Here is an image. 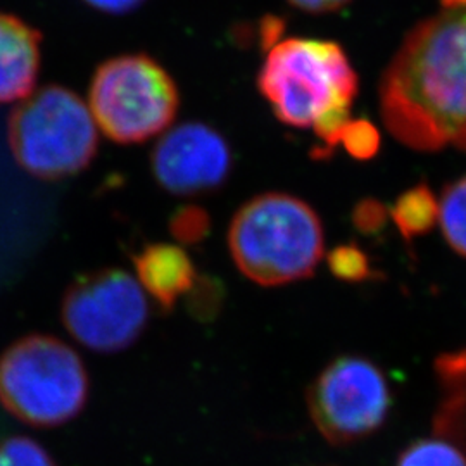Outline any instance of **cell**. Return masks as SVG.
I'll return each instance as SVG.
<instances>
[{
  "mask_svg": "<svg viewBox=\"0 0 466 466\" xmlns=\"http://www.w3.org/2000/svg\"><path fill=\"white\" fill-rule=\"evenodd\" d=\"M379 102L383 125L402 146L466 150V11H442L404 36Z\"/></svg>",
  "mask_w": 466,
  "mask_h": 466,
  "instance_id": "6da1fadb",
  "label": "cell"
},
{
  "mask_svg": "<svg viewBox=\"0 0 466 466\" xmlns=\"http://www.w3.org/2000/svg\"><path fill=\"white\" fill-rule=\"evenodd\" d=\"M61 318L85 348L111 354L138 340L147 327L149 308L132 275L107 268L82 275L67 287Z\"/></svg>",
  "mask_w": 466,
  "mask_h": 466,
  "instance_id": "52a82bcc",
  "label": "cell"
},
{
  "mask_svg": "<svg viewBox=\"0 0 466 466\" xmlns=\"http://www.w3.org/2000/svg\"><path fill=\"white\" fill-rule=\"evenodd\" d=\"M86 4H90L92 7L104 11V13H111V15H125L135 11L137 7H140L146 0H85Z\"/></svg>",
  "mask_w": 466,
  "mask_h": 466,
  "instance_id": "7402d4cb",
  "label": "cell"
},
{
  "mask_svg": "<svg viewBox=\"0 0 466 466\" xmlns=\"http://www.w3.org/2000/svg\"><path fill=\"white\" fill-rule=\"evenodd\" d=\"M465 11H466V9H465Z\"/></svg>",
  "mask_w": 466,
  "mask_h": 466,
  "instance_id": "d4e9b609",
  "label": "cell"
},
{
  "mask_svg": "<svg viewBox=\"0 0 466 466\" xmlns=\"http://www.w3.org/2000/svg\"><path fill=\"white\" fill-rule=\"evenodd\" d=\"M340 144L354 159L368 161L380 149V135L367 119H350L342 132Z\"/></svg>",
  "mask_w": 466,
  "mask_h": 466,
  "instance_id": "ac0fdd59",
  "label": "cell"
},
{
  "mask_svg": "<svg viewBox=\"0 0 466 466\" xmlns=\"http://www.w3.org/2000/svg\"><path fill=\"white\" fill-rule=\"evenodd\" d=\"M228 249L244 277L263 287H277L315 273L325 252V233L308 202L268 192L235 213Z\"/></svg>",
  "mask_w": 466,
  "mask_h": 466,
  "instance_id": "3957f363",
  "label": "cell"
},
{
  "mask_svg": "<svg viewBox=\"0 0 466 466\" xmlns=\"http://www.w3.org/2000/svg\"><path fill=\"white\" fill-rule=\"evenodd\" d=\"M382 370L361 356H340L308 390L309 415L330 444L346 446L377 432L390 410Z\"/></svg>",
  "mask_w": 466,
  "mask_h": 466,
  "instance_id": "ba28073f",
  "label": "cell"
},
{
  "mask_svg": "<svg viewBox=\"0 0 466 466\" xmlns=\"http://www.w3.org/2000/svg\"><path fill=\"white\" fill-rule=\"evenodd\" d=\"M178 106L173 78L146 54L106 61L90 84L92 116L117 144H138L165 132Z\"/></svg>",
  "mask_w": 466,
  "mask_h": 466,
  "instance_id": "8992f818",
  "label": "cell"
},
{
  "mask_svg": "<svg viewBox=\"0 0 466 466\" xmlns=\"http://www.w3.org/2000/svg\"><path fill=\"white\" fill-rule=\"evenodd\" d=\"M152 171L165 190L175 196H198L217 190L232 171L227 140L204 123H184L169 130L150 157Z\"/></svg>",
  "mask_w": 466,
  "mask_h": 466,
  "instance_id": "9c48e42d",
  "label": "cell"
},
{
  "mask_svg": "<svg viewBox=\"0 0 466 466\" xmlns=\"http://www.w3.org/2000/svg\"><path fill=\"white\" fill-rule=\"evenodd\" d=\"M358 75L344 49L330 40L285 38L263 63L258 86L283 125L313 128L330 156L340 144L358 96Z\"/></svg>",
  "mask_w": 466,
  "mask_h": 466,
  "instance_id": "7a4b0ae2",
  "label": "cell"
},
{
  "mask_svg": "<svg viewBox=\"0 0 466 466\" xmlns=\"http://www.w3.org/2000/svg\"><path fill=\"white\" fill-rule=\"evenodd\" d=\"M329 268L337 279L344 282H365L373 277V268L367 252L356 244L337 246L329 254Z\"/></svg>",
  "mask_w": 466,
  "mask_h": 466,
  "instance_id": "9a60e30c",
  "label": "cell"
},
{
  "mask_svg": "<svg viewBox=\"0 0 466 466\" xmlns=\"http://www.w3.org/2000/svg\"><path fill=\"white\" fill-rule=\"evenodd\" d=\"M0 466H57L46 448L28 437L0 441Z\"/></svg>",
  "mask_w": 466,
  "mask_h": 466,
  "instance_id": "e0dca14e",
  "label": "cell"
},
{
  "mask_svg": "<svg viewBox=\"0 0 466 466\" xmlns=\"http://www.w3.org/2000/svg\"><path fill=\"white\" fill-rule=\"evenodd\" d=\"M444 11H465L466 0H441Z\"/></svg>",
  "mask_w": 466,
  "mask_h": 466,
  "instance_id": "cb8c5ba5",
  "label": "cell"
},
{
  "mask_svg": "<svg viewBox=\"0 0 466 466\" xmlns=\"http://www.w3.org/2000/svg\"><path fill=\"white\" fill-rule=\"evenodd\" d=\"M439 223L451 249L466 258V175L444 187L439 200Z\"/></svg>",
  "mask_w": 466,
  "mask_h": 466,
  "instance_id": "4fadbf2b",
  "label": "cell"
},
{
  "mask_svg": "<svg viewBox=\"0 0 466 466\" xmlns=\"http://www.w3.org/2000/svg\"><path fill=\"white\" fill-rule=\"evenodd\" d=\"M40 69V34L19 17L0 13V104L26 99Z\"/></svg>",
  "mask_w": 466,
  "mask_h": 466,
  "instance_id": "30bf717a",
  "label": "cell"
},
{
  "mask_svg": "<svg viewBox=\"0 0 466 466\" xmlns=\"http://www.w3.org/2000/svg\"><path fill=\"white\" fill-rule=\"evenodd\" d=\"M97 144L90 109L57 85L26 97L9 117V146L17 165L42 180L80 173L92 163Z\"/></svg>",
  "mask_w": 466,
  "mask_h": 466,
  "instance_id": "5b68a950",
  "label": "cell"
},
{
  "mask_svg": "<svg viewBox=\"0 0 466 466\" xmlns=\"http://www.w3.org/2000/svg\"><path fill=\"white\" fill-rule=\"evenodd\" d=\"M389 219V208L375 199H365L356 204L352 211L354 227L365 235L380 232Z\"/></svg>",
  "mask_w": 466,
  "mask_h": 466,
  "instance_id": "ffe728a7",
  "label": "cell"
},
{
  "mask_svg": "<svg viewBox=\"0 0 466 466\" xmlns=\"http://www.w3.org/2000/svg\"><path fill=\"white\" fill-rule=\"evenodd\" d=\"M294 7H298L304 13H311V15H325V13H335L340 7H344L346 4H350V0H289Z\"/></svg>",
  "mask_w": 466,
  "mask_h": 466,
  "instance_id": "44dd1931",
  "label": "cell"
},
{
  "mask_svg": "<svg viewBox=\"0 0 466 466\" xmlns=\"http://www.w3.org/2000/svg\"><path fill=\"white\" fill-rule=\"evenodd\" d=\"M188 294H190L192 315L208 319L217 313L219 300H221L219 283L213 282L209 279H199Z\"/></svg>",
  "mask_w": 466,
  "mask_h": 466,
  "instance_id": "d6986e66",
  "label": "cell"
},
{
  "mask_svg": "<svg viewBox=\"0 0 466 466\" xmlns=\"http://www.w3.org/2000/svg\"><path fill=\"white\" fill-rule=\"evenodd\" d=\"M396 466H466V456L454 441L439 435L411 442Z\"/></svg>",
  "mask_w": 466,
  "mask_h": 466,
  "instance_id": "5bb4252c",
  "label": "cell"
},
{
  "mask_svg": "<svg viewBox=\"0 0 466 466\" xmlns=\"http://www.w3.org/2000/svg\"><path fill=\"white\" fill-rule=\"evenodd\" d=\"M134 265L138 282L163 311H171L198 282L196 267L180 246H147L135 256Z\"/></svg>",
  "mask_w": 466,
  "mask_h": 466,
  "instance_id": "8fae6325",
  "label": "cell"
},
{
  "mask_svg": "<svg viewBox=\"0 0 466 466\" xmlns=\"http://www.w3.org/2000/svg\"><path fill=\"white\" fill-rule=\"evenodd\" d=\"M169 232L180 244L196 246L211 232V218L199 206H184L169 219Z\"/></svg>",
  "mask_w": 466,
  "mask_h": 466,
  "instance_id": "2e32d148",
  "label": "cell"
},
{
  "mask_svg": "<svg viewBox=\"0 0 466 466\" xmlns=\"http://www.w3.org/2000/svg\"><path fill=\"white\" fill-rule=\"evenodd\" d=\"M88 394L80 354L56 337H23L0 356V404L26 425H65L84 411Z\"/></svg>",
  "mask_w": 466,
  "mask_h": 466,
  "instance_id": "277c9868",
  "label": "cell"
},
{
  "mask_svg": "<svg viewBox=\"0 0 466 466\" xmlns=\"http://www.w3.org/2000/svg\"><path fill=\"white\" fill-rule=\"evenodd\" d=\"M389 218L400 235L411 242L433 230L439 221V200L427 184L415 185L402 192L389 208Z\"/></svg>",
  "mask_w": 466,
  "mask_h": 466,
  "instance_id": "7c38bea8",
  "label": "cell"
},
{
  "mask_svg": "<svg viewBox=\"0 0 466 466\" xmlns=\"http://www.w3.org/2000/svg\"><path fill=\"white\" fill-rule=\"evenodd\" d=\"M435 368L441 371H448V373L466 375V350L441 356L435 363Z\"/></svg>",
  "mask_w": 466,
  "mask_h": 466,
  "instance_id": "603a6c76",
  "label": "cell"
}]
</instances>
